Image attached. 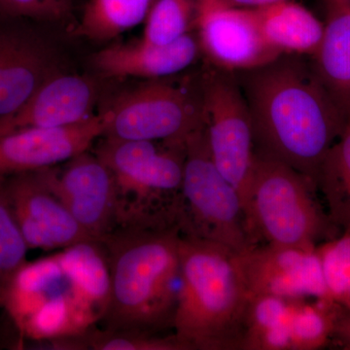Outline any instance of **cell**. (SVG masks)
Returning <instances> with one entry per match:
<instances>
[{
    "instance_id": "6da1fadb",
    "label": "cell",
    "mask_w": 350,
    "mask_h": 350,
    "mask_svg": "<svg viewBox=\"0 0 350 350\" xmlns=\"http://www.w3.org/2000/svg\"><path fill=\"white\" fill-rule=\"evenodd\" d=\"M234 75L250 108L255 154L286 163L317 187L322 163L347 121L312 64L283 54Z\"/></svg>"
},
{
    "instance_id": "7a4b0ae2",
    "label": "cell",
    "mask_w": 350,
    "mask_h": 350,
    "mask_svg": "<svg viewBox=\"0 0 350 350\" xmlns=\"http://www.w3.org/2000/svg\"><path fill=\"white\" fill-rule=\"evenodd\" d=\"M180 239L177 229H115L100 239L110 271L109 303L100 328L150 334L172 329Z\"/></svg>"
},
{
    "instance_id": "3957f363",
    "label": "cell",
    "mask_w": 350,
    "mask_h": 350,
    "mask_svg": "<svg viewBox=\"0 0 350 350\" xmlns=\"http://www.w3.org/2000/svg\"><path fill=\"white\" fill-rule=\"evenodd\" d=\"M175 335L195 350L239 349L250 290L236 251L181 236Z\"/></svg>"
},
{
    "instance_id": "277c9868",
    "label": "cell",
    "mask_w": 350,
    "mask_h": 350,
    "mask_svg": "<svg viewBox=\"0 0 350 350\" xmlns=\"http://www.w3.org/2000/svg\"><path fill=\"white\" fill-rule=\"evenodd\" d=\"M94 154L114 177L115 229L179 230L185 144L103 137Z\"/></svg>"
},
{
    "instance_id": "5b68a950",
    "label": "cell",
    "mask_w": 350,
    "mask_h": 350,
    "mask_svg": "<svg viewBox=\"0 0 350 350\" xmlns=\"http://www.w3.org/2000/svg\"><path fill=\"white\" fill-rule=\"evenodd\" d=\"M308 177L286 163L255 154L243 207L251 236L267 244L317 247L337 229L314 197Z\"/></svg>"
},
{
    "instance_id": "8992f818",
    "label": "cell",
    "mask_w": 350,
    "mask_h": 350,
    "mask_svg": "<svg viewBox=\"0 0 350 350\" xmlns=\"http://www.w3.org/2000/svg\"><path fill=\"white\" fill-rule=\"evenodd\" d=\"M0 306L29 340L71 337L100 320L57 253L25 262L2 289Z\"/></svg>"
},
{
    "instance_id": "52a82bcc",
    "label": "cell",
    "mask_w": 350,
    "mask_h": 350,
    "mask_svg": "<svg viewBox=\"0 0 350 350\" xmlns=\"http://www.w3.org/2000/svg\"><path fill=\"white\" fill-rule=\"evenodd\" d=\"M181 192V236L222 244L239 254L257 245L241 195L213 162L206 124L186 139Z\"/></svg>"
},
{
    "instance_id": "ba28073f",
    "label": "cell",
    "mask_w": 350,
    "mask_h": 350,
    "mask_svg": "<svg viewBox=\"0 0 350 350\" xmlns=\"http://www.w3.org/2000/svg\"><path fill=\"white\" fill-rule=\"evenodd\" d=\"M105 115L103 137L184 144L206 124L199 89L162 81L147 83L120 96Z\"/></svg>"
},
{
    "instance_id": "9c48e42d",
    "label": "cell",
    "mask_w": 350,
    "mask_h": 350,
    "mask_svg": "<svg viewBox=\"0 0 350 350\" xmlns=\"http://www.w3.org/2000/svg\"><path fill=\"white\" fill-rule=\"evenodd\" d=\"M207 142L214 163L243 202L255 161L250 108L234 73L215 68L202 79Z\"/></svg>"
},
{
    "instance_id": "30bf717a",
    "label": "cell",
    "mask_w": 350,
    "mask_h": 350,
    "mask_svg": "<svg viewBox=\"0 0 350 350\" xmlns=\"http://www.w3.org/2000/svg\"><path fill=\"white\" fill-rule=\"evenodd\" d=\"M196 31L200 52L213 68L227 72L259 68L280 56L262 38L255 9L227 0H197Z\"/></svg>"
},
{
    "instance_id": "8fae6325",
    "label": "cell",
    "mask_w": 350,
    "mask_h": 350,
    "mask_svg": "<svg viewBox=\"0 0 350 350\" xmlns=\"http://www.w3.org/2000/svg\"><path fill=\"white\" fill-rule=\"evenodd\" d=\"M92 239L115 229V183L111 170L94 154L83 152L56 167L38 170Z\"/></svg>"
},
{
    "instance_id": "7c38bea8",
    "label": "cell",
    "mask_w": 350,
    "mask_h": 350,
    "mask_svg": "<svg viewBox=\"0 0 350 350\" xmlns=\"http://www.w3.org/2000/svg\"><path fill=\"white\" fill-rule=\"evenodd\" d=\"M241 256L250 296L332 300L317 247L255 246Z\"/></svg>"
},
{
    "instance_id": "4fadbf2b",
    "label": "cell",
    "mask_w": 350,
    "mask_h": 350,
    "mask_svg": "<svg viewBox=\"0 0 350 350\" xmlns=\"http://www.w3.org/2000/svg\"><path fill=\"white\" fill-rule=\"evenodd\" d=\"M3 177L13 213L29 250H63L92 239L38 170Z\"/></svg>"
},
{
    "instance_id": "5bb4252c",
    "label": "cell",
    "mask_w": 350,
    "mask_h": 350,
    "mask_svg": "<svg viewBox=\"0 0 350 350\" xmlns=\"http://www.w3.org/2000/svg\"><path fill=\"white\" fill-rule=\"evenodd\" d=\"M105 130V115L73 125L24 128L0 133V176L56 167L86 152Z\"/></svg>"
},
{
    "instance_id": "9a60e30c",
    "label": "cell",
    "mask_w": 350,
    "mask_h": 350,
    "mask_svg": "<svg viewBox=\"0 0 350 350\" xmlns=\"http://www.w3.org/2000/svg\"><path fill=\"white\" fill-rule=\"evenodd\" d=\"M25 20L0 16V119L20 109L59 73L52 50Z\"/></svg>"
},
{
    "instance_id": "2e32d148",
    "label": "cell",
    "mask_w": 350,
    "mask_h": 350,
    "mask_svg": "<svg viewBox=\"0 0 350 350\" xmlns=\"http://www.w3.org/2000/svg\"><path fill=\"white\" fill-rule=\"evenodd\" d=\"M96 100V88L91 80L57 73L20 109L0 119V133L18 129L73 125L94 115Z\"/></svg>"
},
{
    "instance_id": "e0dca14e",
    "label": "cell",
    "mask_w": 350,
    "mask_h": 350,
    "mask_svg": "<svg viewBox=\"0 0 350 350\" xmlns=\"http://www.w3.org/2000/svg\"><path fill=\"white\" fill-rule=\"evenodd\" d=\"M199 40L193 33L176 42L154 45L144 42L112 44L96 53L94 66L108 77L159 79L185 70L197 61Z\"/></svg>"
},
{
    "instance_id": "ac0fdd59",
    "label": "cell",
    "mask_w": 350,
    "mask_h": 350,
    "mask_svg": "<svg viewBox=\"0 0 350 350\" xmlns=\"http://www.w3.org/2000/svg\"><path fill=\"white\" fill-rule=\"evenodd\" d=\"M312 68L345 118L350 119V9L329 4L328 20Z\"/></svg>"
},
{
    "instance_id": "d6986e66",
    "label": "cell",
    "mask_w": 350,
    "mask_h": 350,
    "mask_svg": "<svg viewBox=\"0 0 350 350\" xmlns=\"http://www.w3.org/2000/svg\"><path fill=\"white\" fill-rule=\"evenodd\" d=\"M255 12L262 38L280 55L312 57L319 50L325 24L305 6L282 0Z\"/></svg>"
},
{
    "instance_id": "ffe728a7",
    "label": "cell",
    "mask_w": 350,
    "mask_h": 350,
    "mask_svg": "<svg viewBox=\"0 0 350 350\" xmlns=\"http://www.w3.org/2000/svg\"><path fill=\"white\" fill-rule=\"evenodd\" d=\"M295 301L273 295L251 296L244 314L239 349L290 350Z\"/></svg>"
},
{
    "instance_id": "44dd1931",
    "label": "cell",
    "mask_w": 350,
    "mask_h": 350,
    "mask_svg": "<svg viewBox=\"0 0 350 350\" xmlns=\"http://www.w3.org/2000/svg\"><path fill=\"white\" fill-rule=\"evenodd\" d=\"M317 188L321 191L331 222L350 232V119L322 163Z\"/></svg>"
},
{
    "instance_id": "7402d4cb",
    "label": "cell",
    "mask_w": 350,
    "mask_h": 350,
    "mask_svg": "<svg viewBox=\"0 0 350 350\" xmlns=\"http://www.w3.org/2000/svg\"><path fill=\"white\" fill-rule=\"evenodd\" d=\"M157 0H89L76 33L94 41L118 38L144 23Z\"/></svg>"
},
{
    "instance_id": "603a6c76",
    "label": "cell",
    "mask_w": 350,
    "mask_h": 350,
    "mask_svg": "<svg viewBox=\"0 0 350 350\" xmlns=\"http://www.w3.org/2000/svg\"><path fill=\"white\" fill-rule=\"evenodd\" d=\"M53 349L68 350H195L175 333L108 330L96 325L71 337L50 342Z\"/></svg>"
},
{
    "instance_id": "cb8c5ba5",
    "label": "cell",
    "mask_w": 350,
    "mask_h": 350,
    "mask_svg": "<svg viewBox=\"0 0 350 350\" xmlns=\"http://www.w3.org/2000/svg\"><path fill=\"white\" fill-rule=\"evenodd\" d=\"M345 308L336 301H295L290 325V350L322 349L333 338Z\"/></svg>"
},
{
    "instance_id": "d4e9b609",
    "label": "cell",
    "mask_w": 350,
    "mask_h": 350,
    "mask_svg": "<svg viewBox=\"0 0 350 350\" xmlns=\"http://www.w3.org/2000/svg\"><path fill=\"white\" fill-rule=\"evenodd\" d=\"M144 23V42H176L196 31L197 0H157Z\"/></svg>"
},
{
    "instance_id": "484cf974",
    "label": "cell",
    "mask_w": 350,
    "mask_h": 350,
    "mask_svg": "<svg viewBox=\"0 0 350 350\" xmlns=\"http://www.w3.org/2000/svg\"><path fill=\"white\" fill-rule=\"evenodd\" d=\"M29 248L16 220L7 195L4 177L0 176V289L27 261Z\"/></svg>"
},
{
    "instance_id": "4316f807",
    "label": "cell",
    "mask_w": 350,
    "mask_h": 350,
    "mask_svg": "<svg viewBox=\"0 0 350 350\" xmlns=\"http://www.w3.org/2000/svg\"><path fill=\"white\" fill-rule=\"evenodd\" d=\"M332 300L350 312V232L317 246Z\"/></svg>"
},
{
    "instance_id": "83f0119b",
    "label": "cell",
    "mask_w": 350,
    "mask_h": 350,
    "mask_svg": "<svg viewBox=\"0 0 350 350\" xmlns=\"http://www.w3.org/2000/svg\"><path fill=\"white\" fill-rule=\"evenodd\" d=\"M64 0H0V16L29 20L61 17Z\"/></svg>"
},
{
    "instance_id": "f1b7e54d",
    "label": "cell",
    "mask_w": 350,
    "mask_h": 350,
    "mask_svg": "<svg viewBox=\"0 0 350 350\" xmlns=\"http://www.w3.org/2000/svg\"><path fill=\"white\" fill-rule=\"evenodd\" d=\"M333 338H337L342 349L350 350V312L347 308L338 319Z\"/></svg>"
},
{
    "instance_id": "f546056e",
    "label": "cell",
    "mask_w": 350,
    "mask_h": 350,
    "mask_svg": "<svg viewBox=\"0 0 350 350\" xmlns=\"http://www.w3.org/2000/svg\"><path fill=\"white\" fill-rule=\"evenodd\" d=\"M227 1L231 5L239 7V8L256 9L271 5V4L282 1V0H227Z\"/></svg>"
},
{
    "instance_id": "4dcf8cb0",
    "label": "cell",
    "mask_w": 350,
    "mask_h": 350,
    "mask_svg": "<svg viewBox=\"0 0 350 350\" xmlns=\"http://www.w3.org/2000/svg\"><path fill=\"white\" fill-rule=\"evenodd\" d=\"M328 3L332 4V5L350 9V0H328Z\"/></svg>"
},
{
    "instance_id": "1f68e13d",
    "label": "cell",
    "mask_w": 350,
    "mask_h": 350,
    "mask_svg": "<svg viewBox=\"0 0 350 350\" xmlns=\"http://www.w3.org/2000/svg\"><path fill=\"white\" fill-rule=\"evenodd\" d=\"M0 301H1V289H0Z\"/></svg>"
}]
</instances>
